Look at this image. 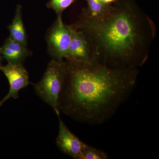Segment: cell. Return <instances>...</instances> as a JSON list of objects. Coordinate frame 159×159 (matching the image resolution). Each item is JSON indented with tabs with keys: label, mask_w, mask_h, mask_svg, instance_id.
Returning a JSON list of instances; mask_svg holds the SVG:
<instances>
[{
	"label": "cell",
	"mask_w": 159,
	"mask_h": 159,
	"mask_svg": "<svg viewBox=\"0 0 159 159\" xmlns=\"http://www.w3.org/2000/svg\"><path fill=\"white\" fill-rule=\"evenodd\" d=\"M59 119V132L56 139L57 147L63 153L73 158L80 159L87 144L80 140L68 128L61 119Z\"/></svg>",
	"instance_id": "6"
},
{
	"label": "cell",
	"mask_w": 159,
	"mask_h": 159,
	"mask_svg": "<svg viewBox=\"0 0 159 159\" xmlns=\"http://www.w3.org/2000/svg\"><path fill=\"white\" fill-rule=\"evenodd\" d=\"M72 32L71 26L64 24L61 16H57L47 36L48 51L53 59L63 61L67 58Z\"/></svg>",
	"instance_id": "4"
},
{
	"label": "cell",
	"mask_w": 159,
	"mask_h": 159,
	"mask_svg": "<svg viewBox=\"0 0 159 159\" xmlns=\"http://www.w3.org/2000/svg\"><path fill=\"white\" fill-rule=\"evenodd\" d=\"M59 111L80 122L99 125L111 119L136 85L139 69H113L91 58L66 59Z\"/></svg>",
	"instance_id": "2"
},
{
	"label": "cell",
	"mask_w": 159,
	"mask_h": 159,
	"mask_svg": "<svg viewBox=\"0 0 159 159\" xmlns=\"http://www.w3.org/2000/svg\"><path fill=\"white\" fill-rule=\"evenodd\" d=\"M66 59L86 61L90 60L91 51L89 45L81 31L73 29Z\"/></svg>",
	"instance_id": "7"
},
{
	"label": "cell",
	"mask_w": 159,
	"mask_h": 159,
	"mask_svg": "<svg viewBox=\"0 0 159 159\" xmlns=\"http://www.w3.org/2000/svg\"><path fill=\"white\" fill-rule=\"evenodd\" d=\"M0 70L5 74L9 81V90L6 97L0 101V107L10 98L17 99L20 90L27 87L30 82L28 71L22 63L8 62L6 66H2Z\"/></svg>",
	"instance_id": "5"
},
{
	"label": "cell",
	"mask_w": 159,
	"mask_h": 159,
	"mask_svg": "<svg viewBox=\"0 0 159 159\" xmlns=\"http://www.w3.org/2000/svg\"><path fill=\"white\" fill-rule=\"evenodd\" d=\"M88 7L85 9L89 15L97 16L102 14L108 8L109 5L103 2L101 0H86Z\"/></svg>",
	"instance_id": "10"
},
{
	"label": "cell",
	"mask_w": 159,
	"mask_h": 159,
	"mask_svg": "<svg viewBox=\"0 0 159 159\" xmlns=\"http://www.w3.org/2000/svg\"><path fill=\"white\" fill-rule=\"evenodd\" d=\"M83 33L91 59L113 69H139L148 59L156 34L152 20L133 0H116L102 14L83 9L70 25Z\"/></svg>",
	"instance_id": "1"
},
{
	"label": "cell",
	"mask_w": 159,
	"mask_h": 159,
	"mask_svg": "<svg viewBox=\"0 0 159 159\" xmlns=\"http://www.w3.org/2000/svg\"><path fill=\"white\" fill-rule=\"evenodd\" d=\"M108 159V154L103 151L87 145L83 151L80 159Z\"/></svg>",
	"instance_id": "11"
},
{
	"label": "cell",
	"mask_w": 159,
	"mask_h": 159,
	"mask_svg": "<svg viewBox=\"0 0 159 159\" xmlns=\"http://www.w3.org/2000/svg\"><path fill=\"white\" fill-rule=\"evenodd\" d=\"M26 47L8 38L1 48L3 58L8 62L22 63L26 57L32 54Z\"/></svg>",
	"instance_id": "8"
},
{
	"label": "cell",
	"mask_w": 159,
	"mask_h": 159,
	"mask_svg": "<svg viewBox=\"0 0 159 159\" xmlns=\"http://www.w3.org/2000/svg\"><path fill=\"white\" fill-rule=\"evenodd\" d=\"M76 0H50L47 6L49 9H53L57 16H61L63 11L75 2Z\"/></svg>",
	"instance_id": "12"
},
{
	"label": "cell",
	"mask_w": 159,
	"mask_h": 159,
	"mask_svg": "<svg viewBox=\"0 0 159 159\" xmlns=\"http://www.w3.org/2000/svg\"><path fill=\"white\" fill-rule=\"evenodd\" d=\"M22 7L19 4L16 7L14 18L11 25L8 27L10 36L9 38L24 46L27 47V34L23 24Z\"/></svg>",
	"instance_id": "9"
},
{
	"label": "cell",
	"mask_w": 159,
	"mask_h": 159,
	"mask_svg": "<svg viewBox=\"0 0 159 159\" xmlns=\"http://www.w3.org/2000/svg\"><path fill=\"white\" fill-rule=\"evenodd\" d=\"M3 57L2 54V51H1V48H0V70L2 66V62Z\"/></svg>",
	"instance_id": "14"
},
{
	"label": "cell",
	"mask_w": 159,
	"mask_h": 159,
	"mask_svg": "<svg viewBox=\"0 0 159 159\" xmlns=\"http://www.w3.org/2000/svg\"><path fill=\"white\" fill-rule=\"evenodd\" d=\"M65 61L53 59L49 63L43 76L34 86L38 96L60 115L58 100L65 76Z\"/></svg>",
	"instance_id": "3"
},
{
	"label": "cell",
	"mask_w": 159,
	"mask_h": 159,
	"mask_svg": "<svg viewBox=\"0 0 159 159\" xmlns=\"http://www.w3.org/2000/svg\"><path fill=\"white\" fill-rule=\"evenodd\" d=\"M103 3H105L107 5H109V4H111L115 2L116 0H101Z\"/></svg>",
	"instance_id": "13"
}]
</instances>
